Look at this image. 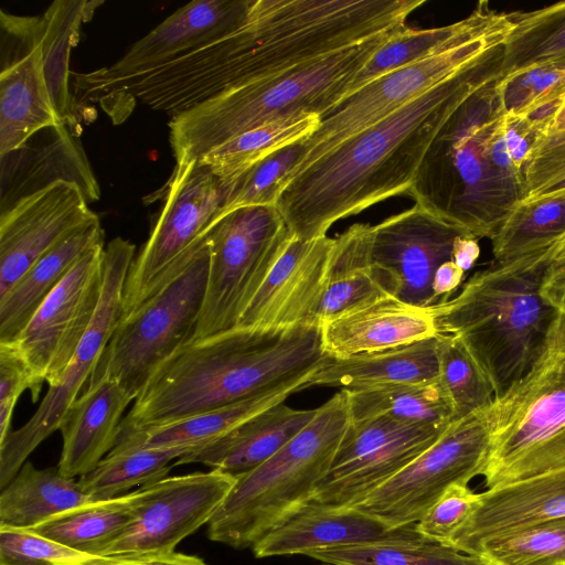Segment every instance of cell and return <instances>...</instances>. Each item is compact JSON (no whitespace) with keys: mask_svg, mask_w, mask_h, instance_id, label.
<instances>
[{"mask_svg":"<svg viewBox=\"0 0 565 565\" xmlns=\"http://www.w3.org/2000/svg\"><path fill=\"white\" fill-rule=\"evenodd\" d=\"M438 381L452 409V422L484 411L494 401L489 380L459 338L438 333Z\"/></svg>","mask_w":565,"mask_h":565,"instance_id":"41","label":"cell"},{"mask_svg":"<svg viewBox=\"0 0 565 565\" xmlns=\"http://www.w3.org/2000/svg\"><path fill=\"white\" fill-rule=\"evenodd\" d=\"M137 495L138 490L109 500L90 501L28 530L74 551L100 556L130 522Z\"/></svg>","mask_w":565,"mask_h":565,"instance_id":"36","label":"cell"},{"mask_svg":"<svg viewBox=\"0 0 565 565\" xmlns=\"http://www.w3.org/2000/svg\"><path fill=\"white\" fill-rule=\"evenodd\" d=\"M305 556L334 565H489L478 555L435 542L343 546L309 551Z\"/></svg>","mask_w":565,"mask_h":565,"instance_id":"42","label":"cell"},{"mask_svg":"<svg viewBox=\"0 0 565 565\" xmlns=\"http://www.w3.org/2000/svg\"><path fill=\"white\" fill-rule=\"evenodd\" d=\"M34 150L18 177L2 184L1 211L56 181L76 183L88 203L99 199V186L83 148L65 126L56 128L54 140Z\"/></svg>","mask_w":565,"mask_h":565,"instance_id":"32","label":"cell"},{"mask_svg":"<svg viewBox=\"0 0 565 565\" xmlns=\"http://www.w3.org/2000/svg\"><path fill=\"white\" fill-rule=\"evenodd\" d=\"M415 524L393 527L355 509L305 504L252 547L255 557L374 543H426ZM436 543V542H435Z\"/></svg>","mask_w":565,"mask_h":565,"instance_id":"20","label":"cell"},{"mask_svg":"<svg viewBox=\"0 0 565 565\" xmlns=\"http://www.w3.org/2000/svg\"><path fill=\"white\" fill-rule=\"evenodd\" d=\"M495 87L507 114L551 119L565 96V62L500 77Z\"/></svg>","mask_w":565,"mask_h":565,"instance_id":"44","label":"cell"},{"mask_svg":"<svg viewBox=\"0 0 565 565\" xmlns=\"http://www.w3.org/2000/svg\"><path fill=\"white\" fill-rule=\"evenodd\" d=\"M511 29L509 13L492 9L483 23L462 40L344 97L321 116L318 129L303 140L301 159L287 178L451 75L498 53Z\"/></svg>","mask_w":565,"mask_h":565,"instance_id":"9","label":"cell"},{"mask_svg":"<svg viewBox=\"0 0 565 565\" xmlns=\"http://www.w3.org/2000/svg\"><path fill=\"white\" fill-rule=\"evenodd\" d=\"M343 390L347 393L350 420L386 416L403 423L438 428H446L452 423L451 405L438 379Z\"/></svg>","mask_w":565,"mask_h":565,"instance_id":"33","label":"cell"},{"mask_svg":"<svg viewBox=\"0 0 565 565\" xmlns=\"http://www.w3.org/2000/svg\"><path fill=\"white\" fill-rule=\"evenodd\" d=\"M194 447L113 449L92 471L79 477L84 494L94 501L126 494L135 486H149L167 477L172 466Z\"/></svg>","mask_w":565,"mask_h":565,"instance_id":"39","label":"cell"},{"mask_svg":"<svg viewBox=\"0 0 565 565\" xmlns=\"http://www.w3.org/2000/svg\"><path fill=\"white\" fill-rule=\"evenodd\" d=\"M302 142L288 146L264 159L231 184H225V213L247 205H276L287 175L302 156Z\"/></svg>","mask_w":565,"mask_h":565,"instance_id":"46","label":"cell"},{"mask_svg":"<svg viewBox=\"0 0 565 565\" xmlns=\"http://www.w3.org/2000/svg\"><path fill=\"white\" fill-rule=\"evenodd\" d=\"M168 185L162 210L128 271L121 318L181 267L223 210L227 188L199 161L177 164Z\"/></svg>","mask_w":565,"mask_h":565,"instance_id":"11","label":"cell"},{"mask_svg":"<svg viewBox=\"0 0 565 565\" xmlns=\"http://www.w3.org/2000/svg\"><path fill=\"white\" fill-rule=\"evenodd\" d=\"M554 258L556 260L565 259V234L554 245Z\"/></svg>","mask_w":565,"mask_h":565,"instance_id":"56","label":"cell"},{"mask_svg":"<svg viewBox=\"0 0 565 565\" xmlns=\"http://www.w3.org/2000/svg\"><path fill=\"white\" fill-rule=\"evenodd\" d=\"M497 81L448 120L407 193L477 239H491L522 198V172L508 150Z\"/></svg>","mask_w":565,"mask_h":565,"instance_id":"4","label":"cell"},{"mask_svg":"<svg viewBox=\"0 0 565 565\" xmlns=\"http://www.w3.org/2000/svg\"><path fill=\"white\" fill-rule=\"evenodd\" d=\"M502 50L451 75L289 175L276 206L302 241L337 221L408 193L441 129L475 93L501 77Z\"/></svg>","mask_w":565,"mask_h":565,"instance_id":"1","label":"cell"},{"mask_svg":"<svg viewBox=\"0 0 565 565\" xmlns=\"http://www.w3.org/2000/svg\"><path fill=\"white\" fill-rule=\"evenodd\" d=\"M489 408L452 422L430 447L350 509L393 527L417 523L449 487L482 475L490 448Z\"/></svg>","mask_w":565,"mask_h":565,"instance_id":"12","label":"cell"},{"mask_svg":"<svg viewBox=\"0 0 565 565\" xmlns=\"http://www.w3.org/2000/svg\"><path fill=\"white\" fill-rule=\"evenodd\" d=\"M320 120L319 115L302 114L255 127L212 149L199 162L224 184H231L277 151L307 140Z\"/></svg>","mask_w":565,"mask_h":565,"instance_id":"35","label":"cell"},{"mask_svg":"<svg viewBox=\"0 0 565 565\" xmlns=\"http://www.w3.org/2000/svg\"><path fill=\"white\" fill-rule=\"evenodd\" d=\"M94 501L75 478L56 467L38 469L25 461L0 493V527L32 529L67 510Z\"/></svg>","mask_w":565,"mask_h":565,"instance_id":"31","label":"cell"},{"mask_svg":"<svg viewBox=\"0 0 565 565\" xmlns=\"http://www.w3.org/2000/svg\"><path fill=\"white\" fill-rule=\"evenodd\" d=\"M550 286L552 296L565 315V259L556 260Z\"/></svg>","mask_w":565,"mask_h":565,"instance_id":"54","label":"cell"},{"mask_svg":"<svg viewBox=\"0 0 565 565\" xmlns=\"http://www.w3.org/2000/svg\"><path fill=\"white\" fill-rule=\"evenodd\" d=\"M96 557L25 529L0 527V565H88Z\"/></svg>","mask_w":565,"mask_h":565,"instance_id":"47","label":"cell"},{"mask_svg":"<svg viewBox=\"0 0 565 565\" xmlns=\"http://www.w3.org/2000/svg\"><path fill=\"white\" fill-rule=\"evenodd\" d=\"M96 217L83 190L68 181H56L2 210L0 298L60 241Z\"/></svg>","mask_w":565,"mask_h":565,"instance_id":"18","label":"cell"},{"mask_svg":"<svg viewBox=\"0 0 565 565\" xmlns=\"http://www.w3.org/2000/svg\"><path fill=\"white\" fill-rule=\"evenodd\" d=\"M479 493L468 484H454L428 509L416 523L428 540L446 545L476 509Z\"/></svg>","mask_w":565,"mask_h":565,"instance_id":"48","label":"cell"},{"mask_svg":"<svg viewBox=\"0 0 565 565\" xmlns=\"http://www.w3.org/2000/svg\"><path fill=\"white\" fill-rule=\"evenodd\" d=\"M88 565H206L194 555L179 552L98 556Z\"/></svg>","mask_w":565,"mask_h":565,"instance_id":"51","label":"cell"},{"mask_svg":"<svg viewBox=\"0 0 565 565\" xmlns=\"http://www.w3.org/2000/svg\"><path fill=\"white\" fill-rule=\"evenodd\" d=\"M132 399L115 380L90 376L60 427L63 447L57 468L62 475L82 477L113 450L122 414Z\"/></svg>","mask_w":565,"mask_h":565,"instance_id":"24","label":"cell"},{"mask_svg":"<svg viewBox=\"0 0 565 565\" xmlns=\"http://www.w3.org/2000/svg\"><path fill=\"white\" fill-rule=\"evenodd\" d=\"M437 338L349 356L328 355L307 382L309 386L347 390L429 382L438 379Z\"/></svg>","mask_w":565,"mask_h":565,"instance_id":"27","label":"cell"},{"mask_svg":"<svg viewBox=\"0 0 565 565\" xmlns=\"http://www.w3.org/2000/svg\"><path fill=\"white\" fill-rule=\"evenodd\" d=\"M476 555L489 565H565V518L489 540Z\"/></svg>","mask_w":565,"mask_h":565,"instance_id":"43","label":"cell"},{"mask_svg":"<svg viewBox=\"0 0 565 565\" xmlns=\"http://www.w3.org/2000/svg\"><path fill=\"white\" fill-rule=\"evenodd\" d=\"M446 429L386 416L350 420L331 467L317 483L308 504L354 507L402 471Z\"/></svg>","mask_w":565,"mask_h":565,"instance_id":"14","label":"cell"},{"mask_svg":"<svg viewBox=\"0 0 565 565\" xmlns=\"http://www.w3.org/2000/svg\"><path fill=\"white\" fill-rule=\"evenodd\" d=\"M252 0L192 1L134 43L107 73L150 68L182 56L234 30L244 20Z\"/></svg>","mask_w":565,"mask_h":565,"instance_id":"22","label":"cell"},{"mask_svg":"<svg viewBox=\"0 0 565 565\" xmlns=\"http://www.w3.org/2000/svg\"><path fill=\"white\" fill-rule=\"evenodd\" d=\"M509 15L512 29L502 47L501 77L565 62V1Z\"/></svg>","mask_w":565,"mask_h":565,"instance_id":"38","label":"cell"},{"mask_svg":"<svg viewBox=\"0 0 565 565\" xmlns=\"http://www.w3.org/2000/svg\"><path fill=\"white\" fill-rule=\"evenodd\" d=\"M565 194V126L545 125L522 168L520 203Z\"/></svg>","mask_w":565,"mask_h":565,"instance_id":"45","label":"cell"},{"mask_svg":"<svg viewBox=\"0 0 565 565\" xmlns=\"http://www.w3.org/2000/svg\"><path fill=\"white\" fill-rule=\"evenodd\" d=\"M554 246L473 274L452 299L431 306L439 333L461 340L503 396L547 356L564 312L551 294Z\"/></svg>","mask_w":565,"mask_h":565,"instance_id":"3","label":"cell"},{"mask_svg":"<svg viewBox=\"0 0 565 565\" xmlns=\"http://www.w3.org/2000/svg\"><path fill=\"white\" fill-rule=\"evenodd\" d=\"M564 234L565 194L519 203L491 238L493 260L554 246Z\"/></svg>","mask_w":565,"mask_h":565,"instance_id":"40","label":"cell"},{"mask_svg":"<svg viewBox=\"0 0 565 565\" xmlns=\"http://www.w3.org/2000/svg\"><path fill=\"white\" fill-rule=\"evenodd\" d=\"M105 246L78 259L13 342L30 367L33 402L44 381L49 386L60 382L95 318L104 287Z\"/></svg>","mask_w":565,"mask_h":565,"instance_id":"15","label":"cell"},{"mask_svg":"<svg viewBox=\"0 0 565 565\" xmlns=\"http://www.w3.org/2000/svg\"><path fill=\"white\" fill-rule=\"evenodd\" d=\"M561 518H565V468L479 493L476 509L446 545L476 555L489 540Z\"/></svg>","mask_w":565,"mask_h":565,"instance_id":"21","label":"cell"},{"mask_svg":"<svg viewBox=\"0 0 565 565\" xmlns=\"http://www.w3.org/2000/svg\"><path fill=\"white\" fill-rule=\"evenodd\" d=\"M323 350L331 356L382 351L437 335L430 307H417L392 296L320 323Z\"/></svg>","mask_w":565,"mask_h":565,"instance_id":"23","label":"cell"},{"mask_svg":"<svg viewBox=\"0 0 565 565\" xmlns=\"http://www.w3.org/2000/svg\"><path fill=\"white\" fill-rule=\"evenodd\" d=\"M465 271L452 260L441 264L435 271L433 279V292L436 301L440 297L446 298L460 285Z\"/></svg>","mask_w":565,"mask_h":565,"instance_id":"52","label":"cell"},{"mask_svg":"<svg viewBox=\"0 0 565 565\" xmlns=\"http://www.w3.org/2000/svg\"><path fill=\"white\" fill-rule=\"evenodd\" d=\"M326 356L319 323L235 328L190 341L157 369L119 431L163 425L288 386L306 388Z\"/></svg>","mask_w":565,"mask_h":565,"instance_id":"2","label":"cell"},{"mask_svg":"<svg viewBox=\"0 0 565 565\" xmlns=\"http://www.w3.org/2000/svg\"><path fill=\"white\" fill-rule=\"evenodd\" d=\"M491 11L488 1H479L469 15L455 23L430 29L406 25L374 53L354 77L345 97L392 71L424 60L462 40L477 30Z\"/></svg>","mask_w":565,"mask_h":565,"instance_id":"37","label":"cell"},{"mask_svg":"<svg viewBox=\"0 0 565 565\" xmlns=\"http://www.w3.org/2000/svg\"><path fill=\"white\" fill-rule=\"evenodd\" d=\"M136 246L116 237L104 249V287L95 318L76 349L68 366L49 391L33 416L0 444V489L25 463L29 455L51 434L60 429L71 407L89 381L121 316L124 286L135 258Z\"/></svg>","mask_w":565,"mask_h":565,"instance_id":"13","label":"cell"},{"mask_svg":"<svg viewBox=\"0 0 565 565\" xmlns=\"http://www.w3.org/2000/svg\"><path fill=\"white\" fill-rule=\"evenodd\" d=\"M459 236L471 235L416 203L385 218L372 226L371 264L376 282L385 295L408 305H436L435 271L452 260Z\"/></svg>","mask_w":565,"mask_h":565,"instance_id":"17","label":"cell"},{"mask_svg":"<svg viewBox=\"0 0 565 565\" xmlns=\"http://www.w3.org/2000/svg\"><path fill=\"white\" fill-rule=\"evenodd\" d=\"M480 254L478 239L471 236H459L452 247V262L463 271L470 269Z\"/></svg>","mask_w":565,"mask_h":565,"instance_id":"53","label":"cell"},{"mask_svg":"<svg viewBox=\"0 0 565 565\" xmlns=\"http://www.w3.org/2000/svg\"><path fill=\"white\" fill-rule=\"evenodd\" d=\"M550 124L555 126H565V96L562 98L561 104L553 115Z\"/></svg>","mask_w":565,"mask_h":565,"instance_id":"55","label":"cell"},{"mask_svg":"<svg viewBox=\"0 0 565 565\" xmlns=\"http://www.w3.org/2000/svg\"><path fill=\"white\" fill-rule=\"evenodd\" d=\"M103 1H54L41 15L42 52L49 90L64 125H76L75 98L71 94L70 55L78 43L83 23L92 19Z\"/></svg>","mask_w":565,"mask_h":565,"instance_id":"34","label":"cell"},{"mask_svg":"<svg viewBox=\"0 0 565 565\" xmlns=\"http://www.w3.org/2000/svg\"><path fill=\"white\" fill-rule=\"evenodd\" d=\"M320 565H334V564H330V563H321Z\"/></svg>","mask_w":565,"mask_h":565,"instance_id":"57","label":"cell"},{"mask_svg":"<svg viewBox=\"0 0 565 565\" xmlns=\"http://www.w3.org/2000/svg\"><path fill=\"white\" fill-rule=\"evenodd\" d=\"M236 482L217 469L166 477L138 489L132 518L100 556L170 553L207 524Z\"/></svg>","mask_w":565,"mask_h":565,"instance_id":"16","label":"cell"},{"mask_svg":"<svg viewBox=\"0 0 565 565\" xmlns=\"http://www.w3.org/2000/svg\"><path fill=\"white\" fill-rule=\"evenodd\" d=\"M301 386L279 388L239 403L199 413L159 426L120 430L113 449L126 448H198L217 439L254 415L285 402Z\"/></svg>","mask_w":565,"mask_h":565,"instance_id":"29","label":"cell"},{"mask_svg":"<svg viewBox=\"0 0 565 565\" xmlns=\"http://www.w3.org/2000/svg\"><path fill=\"white\" fill-rule=\"evenodd\" d=\"M372 226L353 224L334 238L326 289L315 312L321 323L384 296L371 264Z\"/></svg>","mask_w":565,"mask_h":565,"instance_id":"30","label":"cell"},{"mask_svg":"<svg viewBox=\"0 0 565 565\" xmlns=\"http://www.w3.org/2000/svg\"><path fill=\"white\" fill-rule=\"evenodd\" d=\"M544 125L545 120L505 113L504 135L508 150L512 162L521 172Z\"/></svg>","mask_w":565,"mask_h":565,"instance_id":"50","label":"cell"},{"mask_svg":"<svg viewBox=\"0 0 565 565\" xmlns=\"http://www.w3.org/2000/svg\"><path fill=\"white\" fill-rule=\"evenodd\" d=\"M334 238L310 241L291 236L236 328L275 329L316 323Z\"/></svg>","mask_w":565,"mask_h":565,"instance_id":"19","label":"cell"},{"mask_svg":"<svg viewBox=\"0 0 565 565\" xmlns=\"http://www.w3.org/2000/svg\"><path fill=\"white\" fill-rule=\"evenodd\" d=\"M209 266L205 233L181 267L134 312L120 318L92 376L115 380L136 399L157 369L192 340Z\"/></svg>","mask_w":565,"mask_h":565,"instance_id":"7","label":"cell"},{"mask_svg":"<svg viewBox=\"0 0 565 565\" xmlns=\"http://www.w3.org/2000/svg\"><path fill=\"white\" fill-rule=\"evenodd\" d=\"M402 29L376 34L282 75L223 92L171 117L169 141L177 164L199 161L235 136L268 122L302 114L321 117L345 97L356 74Z\"/></svg>","mask_w":565,"mask_h":565,"instance_id":"5","label":"cell"},{"mask_svg":"<svg viewBox=\"0 0 565 565\" xmlns=\"http://www.w3.org/2000/svg\"><path fill=\"white\" fill-rule=\"evenodd\" d=\"M350 423L344 390L317 408L289 443L236 482L207 523V536L236 550L253 547L308 503L329 471Z\"/></svg>","mask_w":565,"mask_h":565,"instance_id":"6","label":"cell"},{"mask_svg":"<svg viewBox=\"0 0 565 565\" xmlns=\"http://www.w3.org/2000/svg\"><path fill=\"white\" fill-rule=\"evenodd\" d=\"M489 423L488 489L565 468V363L547 354L494 398Z\"/></svg>","mask_w":565,"mask_h":565,"instance_id":"8","label":"cell"},{"mask_svg":"<svg viewBox=\"0 0 565 565\" xmlns=\"http://www.w3.org/2000/svg\"><path fill=\"white\" fill-rule=\"evenodd\" d=\"M102 244H105V233L99 217H96L77 227L43 255L0 298V343L14 342L78 259Z\"/></svg>","mask_w":565,"mask_h":565,"instance_id":"28","label":"cell"},{"mask_svg":"<svg viewBox=\"0 0 565 565\" xmlns=\"http://www.w3.org/2000/svg\"><path fill=\"white\" fill-rule=\"evenodd\" d=\"M315 409L274 405L217 439L179 458L174 465L202 463L238 478L274 456L316 416Z\"/></svg>","mask_w":565,"mask_h":565,"instance_id":"25","label":"cell"},{"mask_svg":"<svg viewBox=\"0 0 565 565\" xmlns=\"http://www.w3.org/2000/svg\"><path fill=\"white\" fill-rule=\"evenodd\" d=\"M291 236L276 205L242 206L214 220L206 231L209 276L191 341L237 327Z\"/></svg>","mask_w":565,"mask_h":565,"instance_id":"10","label":"cell"},{"mask_svg":"<svg viewBox=\"0 0 565 565\" xmlns=\"http://www.w3.org/2000/svg\"><path fill=\"white\" fill-rule=\"evenodd\" d=\"M24 390L34 391L28 363L13 342L0 343V444L11 433L13 409Z\"/></svg>","mask_w":565,"mask_h":565,"instance_id":"49","label":"cell"},{"mask_svg":"<svg viewBox=\"0 0 565 565\" xmlns=\"http://www.w3.org/2000/svg\"><path fill=\"white\" fill-rule=\"evenodd\" d=\"M42 42V41H41ZM65 126L44 73L42 43L0 72V157L23 148L42 129Z\"/></svg>","mask_w":565,"mask_h":565,"instance_id":"26","label":"cell"}]
</instances>
